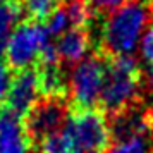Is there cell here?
I'll list each match as a JSON object with an SVG mask.
<instances>
[{
    "label": "cell",
    "instance_id": "21",
    "mask_svg": "<svg viewBox=\"0 0 153 153\" xmlns=\"http://www.w3.org/2000/svg\"><path fill=\"white\" fill-rule=\"evenodd\" d=\"M0 2H4V0H0Z\"/></svg>",
    "mask_w": 153,
    "mask_h": 153
},
{
    "label": "cell",
    "instance_id": "1",
    "mask_svg": "<svg viewBox=\"0 0 153 153\" xmlns=\"http://www.w3.org/2000/svg\"><path fill=\"white\" fill-rule=\"evenodd\" d=\"M153 17L152 0H131L122 7L107 14L98 26V48L105 57H132L139 48L141 38Z\"/></svg>",
    "mask_w": 153,
    "mask_h": 153
},
{
    "label": "cell",
    "instance_id": "8",
    "mask_svg": "<svg viewBox=\"0 0 153 153\" xmlns=\"http://www.w3.org/2000/svg\"><path fill=\"white\" fill-rule=\"evenodd\" d=\"M33 141L24 120L9 112L0 114V153H29Z\"/></svg>",
    "mask_w": 153,
    "mask_h": 153
},
{
    "label": "cell",
    "instance_id": "18",
    "mask_svg": "<svg viewBox=\"0 0 153 153\" xmlns=\"http://www.w3.org/2000/svg\"><path fill=\"white\" fill-rule=\"evenodd\" d=\"M84 4L88 5V9H90L93 14H110V12H114L115 9L122 7L124 4H127V2H131V0H83Z\"/></svg>",
    "mask_w": 153,
    "mask_h": 153
},
{
    "label": "cell",
    "instance_id": "15",
    "mask_svg": "<svg viewBox=\"0 0 153 153\" xmlns=\"http://www.w3.org/2000/svg\"><path fill=\"white\" fill-rule=\"evenodd\" d=\"M139 59H141L139 65H141L143 74L153 84V17L139 43Z\"/></svg>",
    "mask_w": 153,
    "mask_h": 153
},
{
    "label": "cell",
    "instance_id": "3",
    "mask_svg": "<svg viewBox=\"0 0 153 153\" xmlns=\"http://www.w3.org/2000/svg\"><path fill=\"white\" fill-rule=\"evenodd\" d=\"M108 60L103 55H88L76 64L67 79V95L72 110H88L100 103Z\"/></svg>",
    "mask_w": 153,
    "mask_h": 153
},
{
    "label": "cell",
    "instance_id": "14",
    "mask_svg": "<svg viewBox=\"0 0 153 153\" xmlns=\"http://www.w3.org/2000/svg\"><path fill=\"white\" fill-rule=\"evenodd\" d=\"M64 4V0H21L22 12L29 17V21L42 22L47 21L52 12Z\"/></svg>",
    "mask_w": 153,
    "mask_h": 153
},
{
    "label": "cell",
    "instance_id": "4",
    "mask_svg": "<svg viewBox=\"0 0 153 153\" xmlns=\"http://www.w3.org/2000/svg\"><path fill=\"white\" fill-rule=\"evenodd\" d=\"M76 153H102L110 146V124L103 112L95 108L71 110L62 129Z\"/></svg>",
    "mask_w": 153,
    "mask_h": 153
},
{
    "label": "cell",
    "instance_id": "10",
    "mask_svg": "<svg viewBox=\"0 0 153 153\" xmlns=\"http://www.w3.org/2000/svg\"><path fill=\"white\" fill-rule=\"evenodd\" d=\"M91 36L88 28H74L64 33L57 40V50L60 55V62L76 65L81 60L88 57V52L91 48Z\"/></svg>",
    "mask_w": 153,
    "mask_h": 153
},
{
    "label": "cell",
    "instance_id": "17",
    "mask_svg": "<svg viewBox=\"0 0 153 153\" xmlns=\"http://www.w3.org/2000/svg\"><path fill=\"white\" fill-rule=\"evenodd\" d=\"M43 24H45V28H47V31H48V35L52 36V38H60V36H62L64 33H67L69 29H74L69 14H67V10L64 7V4L57 9L55 12L50 14Z\"/></svg>",
    "mask_w": 153,
    "mask_h": 153
},
{
    "label": "cell",
    "instance_id": "7",
    "mask_svg": "<svg viewBox=\"0 0 153 153\" xmlns=\"http://www.w3.org/2000/svg\"><path fill=\"white\" fill-rule=\"evenodd\" d=\"M40 98L42 91L38 83V71L33 67L17 71L12 76L9 91L4 100V110L24 120V117L40 102Z\"/></svg>",
    "mask_w": 153,
    "mask_h": 153
},
{
    "label": "cell",
    "instance_id": "13",
    "mask_svg": "<svg viewBox=\"0 0 153 153\" xmlns=\"http://www.w3.org/2000/svg\"><path fill=\"white\" fill-rule=\"evenodd\" d=\"M108 153H153V129L114 139L108 146Z\"/></svg>",
    "mask_w": 153,
    "mask_h": 153
},
{
    "label": "cell",
    "instance_id": "9",
    "mask_svg": "<svg viewBox=\"0 0 153 153\" xmlns=\"http://www.w3.org/2000/svg\"><path fill=\"white\" fill-rule=\"evenodd\" d=\"M110 134L112 141L120 138H127L138 132L153 129L152 122H150V115L148 110H143L139 105H131L124 110L114 114L110 119Z\"/></svg>",
    "mask_w": 153,
    "mask_h": 153
},
{
    "label": "cell",
    "instance_id": "5",
    "mask_svg": "<svg viewBox=\"0 0 153 153\" xmlns=\"http://www.w3.org/2000/svg\"><path fill=\"white\" fill-rule=\"evenodd\" d=\"M53 38L48 35L45 24L36 21L21 22L12 31L5 45V62L10 69L24 71L38 65L42 50L52 42Z\"/></svg>",
    "mask_w": 153,
    "mask_h": 153
},
{
    "label": "cell",
    "instance_id": "16",
    "mask_svg": "<svg viewBox=\"0 0 153 153\" xmlns=\"http://www.w3.org/2000/svg\"><path fill=\"white\" fill-rule=\"evenodd\" d=\"M36 145H38L40 153H76L71 139L67 138V134L64 131L50 134L47 138H43L42 141H38Z\"/></svg>",
    "mask_w": 153,
    "mask_h": 153
},
{
    "label": "cell",
    "instance_id": "11",
    "mask_svg": "<svg viewBox=\"0 0 153 153\" xmlns=\"http://www.w3.org/2000/svg\"><path fill=\"white\" fill-rule=\"evenodd\" d=\"M38 83L43 98H62L67 95V77L60 65H38Z\"/></svg>",
    "mask_w": 153,
    "mask_h": 153
},
{
    "label": "cell",
    "instance_id": "20",
    "mask_svg": "<svg viewBox=\"0 0 153 153\" xmlns=\"http://www.w3.org/2000/svg\"><path fill=\"white\" fill-rule=\"evenodd\" d=\"M148 115H150V122L153 126V98H152V103H150V108H148Z\"/></svg>",
    "mask_w": 153,
    "mask_h": 153
},
{
    "label": "cell",
    "instance_id": "12",
    "mask_svg": "<svg viewBox=\"0 0 153 153\" xmlns=\"http://www.w3.org/2000/svg\"><path fill=\"white\" fill-rule=\"evenodd\" d=\"M22 5L19 0H4L0 2V55H4L5 45L19 24H21Z\"/></svg>",
    "mask_w": 153,
    "mask_h": 153
},
{
    "label": "cell",
    "instance_id": "19",
    "mask_svg": "<svg viewBox=\"0 0 153 153\" xmlns=\"http://www.w3.org/2000/svg\"><path fill=\"white\" fill-rule=\"evenodd\" d=\"M10 81H12L10 67L7 65V62L0 60V102L5 100V95H7V91H9Z\"/></svg>",
    "mask_w": 153,
    "mask_h": 153
},
{
    "label": "cell",
    "instance_id": "2",
    "mask_svg": "<svg viewBox=\"0 0 153 153\" xmlns=\"http://www.w3.org/2000/svg\"><path fill=\"white\" fill-rule=\"evenodd\" d=\"M143 86V71L132 57L108 59L100 103L110 115L136 105Z\"/></svg>",
    "mask_w": 153,
    "mask_h": 153
},
{
    "label": "cell",
    "instance_id": "6",
    "mask_svg": "<svg viewBox=\"0 0 153 153\" xmlns=\"http://www.w3.org/2000/svg\"><path fill=\"white\" fill-rule=\"evenodd\" d=\"M69 115L62 98H43L24 117V126L29 138L36 145L50 134L62 131L65 119Z\"/></svg>",
    "mask_w": 153,
    "mask_h": 153
}]
</instances>
